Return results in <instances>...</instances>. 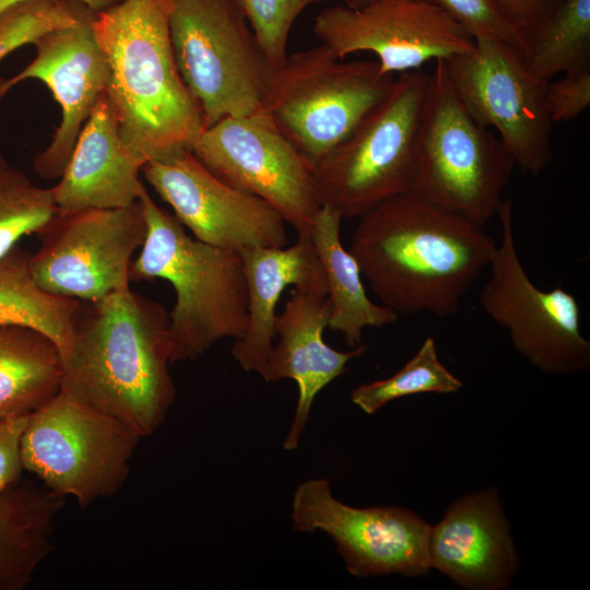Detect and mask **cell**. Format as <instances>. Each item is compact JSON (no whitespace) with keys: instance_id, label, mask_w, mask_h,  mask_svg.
<instances>
[{"instance_id":"cell-1","label":"cell","mask_w":590,"mask_h":590,"mask_svg":"<svg viewBox=\"0 0 590 590\" xmlns=\"http://www.w3.org/2000/svg\"><path fill=\"white\" fill-rule=\"evenodd\" d=\"M358 220L349 250L380 304L398 316L457 315L497 245L481 227L410 192Z\"/></svg>"},{"instance_id":"cell-2","label":"cell","mask_w":590,"mask_h":590,"mask_svg":"<svg viewBox=\"0 0 590 590\" xmlns=\"http://www.w3.org/2000/svg\"><path fill=\"white\" fill-rule=\"evenodd\" d=\"M169 364V314L128 287L82 302L62 357L60 390L143 438L174 402Z\"/></svg>"},{"instance_id":"cell-3","label":"cell","mask_w":590,"mask_h":590,"mask_svg":"<svg viewBox=\"0 0 590 590\" xmlns=\"http://www.w3.org/2000/svg\"><path fill=\"white\" fill-rule=\"evenodd\" d=\"M169 9L170 0H122L93 21L109 67L107 99L123 142L143 164L190 149L204 128L175 60Z\"/></svg>"},{"instance_id":"cell-4","label":"cell","mask_w":590,"mask_h":590,"mask_svg":"<svg viewBox=\"0 0 590 590\" xmlns=\"http://www.w3.org/2000/svg\"><path fill=\"white\" fill-rule=\"evenodd\" d=\"M139 201L146 236L129 269L130 281L167 280L176 293L169 314L170 363L194 359L225 338L240 339L248 297L240 255L191 238L145 187Z\"/></svg>"},{"instance_id":"cell-5","label":"cell","mask_w":590,"mask_h":590,"mask_svg":"<svg viewBox=\"0 0 590 590\" xmlns=\"http://www.w3.org/2000/svg\"><path fill=\"white\" fill-rule=\"evenodd\" d=\"M429 73L410 193L477 227L494 216L516 166L497 135L462 104L444 60Z\"/></svg>"},{"instance_id":"cell-6","label":"cell","mask_w":590,"mask_h":590,"mask_svg":"<svg viewBox=\"0 0 590 590\" xmlns=\"http://www.w3.org/2000/svg\"><path fill=\"white\" fill-rule=\"evenodd\" d=\"M394 78L377 60L343 61L320 44L287 55L258 113L315 167L388 95Z\"/></svg>"},{"instance_id":"cell-7","label":"cell","mask_w":590,"mask_h":590,"mask_svg":"<svg viewBox=\"0 0 590 590\" xmlns=\"http://www.w3.org/2000/svg\"><path fill=\"white\" fill-rule=\"evenodd\" d=\"M429 73H399L388 95L316 166L321 205L359 219L412 189Z\"/></svg>"},{"instance_id":"cell-8","label":"cell","mask_w":590,"mask_h":590,"mask_svg":"<svg viewBox=\"0 0 590 590\" xmlns=\"http://www.w3.org/2000/svg\"><path fill=\"white\" fill-rule=\"evenodd\" d=\"M168 30L204 128L260 110L273 70L238 0H170Z\"/></svg>"},{"instance_id":"cell-9","label":"cell","mask_w":590,"mask_h":590,"mask_svg":"<svg viewBox=\"0 0 590 590\" xmlns=\"http://www.w3.org/2000/svg\"><path fill=\"white\" fill-rule=\"evenodd\" d=\"M141 438L59 390L28 415L21 458L44 486L86 508L125 484Z\"/></svg>"},{"instance_id":"cell-10","label":"cell","mask_w":590,"mask_h":590,"mask_svg":"<svg viewBox=\"0 0 590 590\" xmlns=\"http://www.w3.org/2000/svg\"><path fill=\"white\" fill-rule=\"evenodd\" d=\"M496 216L502 235L480 291L482 309L536 369L553 375L586 371L590 342L581 333L577 299L560 285L544 291L531 281L517 250L509 199L503 200Z\"/></svg>"},{"instance_id":"cell-11","label":"cell","mask_w":590,"mask_h":590,"mask_svg":"<svg viewBox=\"0 0 590 590\" xmlns=\"http://www.w3.org/2000/svg\"><path fill=\"white\" fill-rule=\"evenodd\" d=\"M193 155L228 186L269 203L297 234L321 209L314 165L262 114L225 117L202 129Z\"/></svg>"},{"instance_id":"cell-12","label":"cell","mask_w":590,"mask_h":590,"mask_svg":"<svg viewBox=\"0 0 590 590\" xmlns=\"http://www.w3.org/2000/svg\"><path fill=\"white\" fill-rule=\"evenodd\" d=\"M458 97L473 118L494 129L515 165L538 176L552 160L553 121L545 84L530 74L520 51L480 37L470 52L444 60Z\"/></svg>"},{"instance_id":"cell-13","label":"cell","mask_w":590,"mask_h":590,"mask_svg":"<svg viewBox=\"0 0 590 590\" xmlns=\"http://www.w3.org/2000/svg\"><path fill=\"white\" fill-rule=\"evenodd\" d=\"M30 255L37 285L45 292L96 302L129 287L132 256L144 243L142 205L59 211Z\"/></svg>"},{"instance_id":"cell-14","label":"cell","mask_w":590,"mask_h":590,"mask_svg":"<svg viewBox=\"0 0 590 590\" xmlns=\"http://www.w3.org/2000/svg\"><path fill=\"white\" fill-rule=\"evenodd\" d=\"M291 520L296 531L328 534L352 576L421 577L432 569L428 557L432 526L421 516L398 506H349L333 496L327 479H312L298 485Z\"/></svg>"},{"instance_id":"cell-15","label":"cell","mask_w":590,"mask_h":590,"mask_svg":"<svg viewBox=\"0 0 590 590\" xmlns=\"http://www.w3.org/2000/svg\"><path fill=\"white\" fill-rule=\"evenodd\" d=\"M312 30L339 59L368 51L382 73L393 75L475 47L463 26L426 0H379L362 9L331 5L317 14Z\"/></svg>"},{"instance_id":"cell-16","label":"cell","mask_w":590,"mask_h":590,"mask_svg":"<svg viewBox=\"0 0 590 590\" xmlns=\"http://www.w3.org/2000/svg\"><path fill=\"white\" fill-rule=\"evenodd\" d=\"M141 172L175 217L203 243L238 253L287 243L285 221L269 203L219 179L190 149L150 161Z\"/></svg>"},{"instance_id":"cell-17","label":"cell","mask_w":590,"mask_h":590,"mask_svg":"<svg viewBox=\"0 0 590 590\" xmlns=\"http://www.w3.org/2000/svg\"><path fill=\"white\" fill-rule=\"evenodd\" d=\"M95 15L91 12L74 25L38 37L33 43L35 58L14 76L0 79V101L14 85L36 79L60 106L61 121L51 142L33 162L36 174L45 179L61 177L81 129L108 86V62L93 31Z\"/></svg>"},{"instance_id":"cell-18","label":"cell","mask_w":590,"mask_h":590,"mask_svg":"<svg viewBox=\"0 0 590 590\" xmlns=\"http://www.w3.org/2000/svg\"><path fill=\"white\" fill-rule=\"evenodd\" d=\"M430 568L468 590H503L516 577L520 558L498 489L489 486L453 502L430 527Z\"/></svg>"},{"instance_id":"cell-19","label":"cell","mask_w":590,"mask_h":590,"mask_svg":"<svg viewBox=\"0 0 590 590\" xmlns=\"http://www.w3.org/2000/svg\"><path fill=\"white\" fill-rule=\"evenodd\" d=\"M330 311L328 296L294 290L275 317L279 342L272 346L260 376L268 382L290 378L298 386L295 414L283 441L286 450L297 448L317 394L346 370L350 361L367 350L361 344L341 352L324 342Z\"/></svg>"},{"instance_id":"cell-20","label":"cell","mask_w":590,"mask_h":590,"mask_svg":"<svg viewBox=\"0 0 590 590\" xmlns=\"http://www.w3.org/2000/svg\"><path fill=\"white\" fill-rule=\"evenodd\" d=\"M141 160L123 142L115 114L102 95L78 137L59 182L51 188L59 211L126 208L144 188Z\"/></svg>"},{"instance_id":"cell-21","label":"cell","mask_w":590,"mask_h":590,"mask_svg":"<svg viewBox=\"0 0 590 590\" xmlns=\"http://www.w3.org/2000/svg\"><path fill=\"white\" fill-rule=\"evenodd\" d=\"M248 297V324L236 340L232 355L247 371H263L275 338V307L283 291L295 290L327 296L324 274L310 234H297L287 247H249L239 252Z\"/></svg>"},{"instance_id":"cell-22","label":"cell","mask_w":590,"mask_h":590,"mask_svg":"<svg viewBox=\"0 0 590 590\" xmlns=\"http://www.w3.org/2000/svg\"><path fill=\"white\" fill-rule=\"evenodd\" d=\"M64 497L22 480L0 492V590H22L51 551Z\"/></svg>"},{"instance_id":"cell-23","label":"cell","mask_w":590,"mask_h":590,"mask_svg":"<svg viewBox=\"0 0 590 590\" xmlns=\"http://www.w3.org/2000/svg\"><path fill=\"white\" fill-rule=\"evenodd\" d=\"M342 220L340 212L322 205L312 223L310 237L331 305L328 327L340 332L345 343L354 349L362 344L365 328L392 324L399 316L368 297L358 263L341 241Z\"/></svg>"},{"instance_id":"cell-24","label":"cell","mask_w":590,"mask_h":590,"mask_svg":"<svg viewBox=\"0 0 590 590\" xmlns=\"http://www.w3.org/2000/svg\"><path fill=\"white\" fill-rule=\"evenodd\" d=\"M62 356L44 332L0 324V420L28 415L60 390Z\"/></svg>"},{"instance_id":"cell-25","label":"cell","mask_w":590,"mask_h":590,"mask_svg":"<svg viewBox=\"0 0 590 590\" xmlns=\"http://www.w3.org/2000/svg\"><path fill=\"white\" fill-rule=\"evenodd\" d=\"M82 300L42 290L31 271L30 255L15 246L0 258V324H19L47 334L67 353Z\"/></svg>"},{"instance_id":"cell-26","label":"cell","mask_w":590,"mask_h":590,"mask_svg":"<svg viewBox=\"0 0 590 590\" xmlns=\"http://www.w3.org/2000/svg\"><path fill=\"white\" fill-rule=\"evenodd\" d=\"M520 35L523 64L539 81L590 68V0H559Z\"/></svg>"},{"instance_id":"cell-27","label":"cell","mask_w":590,"mask_h":590,"mask_svg":"<svg viewBox=\"0 0 590 590\" xmlns=\"http://www.w3.org/2000/svg\"><path fill=\"white\" fill-rule=\"evenodd\" d=\"M462 381L440 362L435 341L427 337L413 357L392 376L362 384L351 401L366 414H375L389 402L420 393H453Z\"/></svg>"},{"instance_id":"cell-28","label":"cell","mask_w":590,"mask_h":590,"mask_svg":"<svg viewBox=\"0 0 590 590\" xmlns=\"http://www.w3.org/2000/svg\"><path fill=\"white\" fill-rule=\"evenodd\" d=\"M58 212L51 188L35 185L0 152V258L24 236L39 235Z\"/></svg>"},{"instance_id":"cell-29","label":"cell","mask_w":590,"mask_h":590,"mask_svg":"<svg viewBox=\"0 0 590 590\" xmlns=\"http://www.w3.org/2000/svg\"><path fill=\"white\" fill-rule=\"evenodd\" d=\"M92 11L79 0H24L0 14V60L42 35L79 23Z\"/></svg>"},{"instance_id":"cell-30","label":"cell","mask_w":590,"mask_h":590,"mask_svg":"<svg viewBox=\"0 0 590 590\" xmlns=\"http://www.w3.org/2000/svg\"><path fill=\"white\" fill-rule=\"evenodd\" d=\"M328 0H238L263 54L274 71L287 57L291 30L311 4Z\"/></svg>"},{"instance_id":"cell-31","label":"cell","mask_w":590,"mask_h":590,"mask_svg":"<svg viewBox=\"0 0 590 590\" xmlns=\"http://www.w3.org/2000/svg\"><path fill=\"white\" fill-rule=\"evenodd\" d=\"M449 14L473 37L493 38L516 47L522 46L520 32L498 11L493 0H426Z\"/></svg>"},{"instance_id":"cell-32","label":"cell","mask_w":590,"mask_h":590,"mask_svg":"<svg viewBox=\"0 0 590 590\" xmlns=\"http://www.w3.org/2000/svg\"><path fill=\"white\" fill-rule=\"evenodd\" d=\"M560 75L545 84V104L553 123L577 118L590 104V68Z\"/></svg>"},{"instance_id":"cell-33","label":"cell","mask_w":590,"mask_h":590,"mask_svg":"<svg viewBox=\"0 0 590 590\" xmlns=\"http://www.w3.org/2000/svg\"><path fill=\"white\" fill-rule=\"evenodd\" d=\"M28 415L0 420V492L21 481L24 470L21 439Z\"/></svg>"},{"instance_id":"cell-34","label":"cell","mask_w":590,"mask_h":590,"mask_svg":"<svg viewBox=\"0 0 590 590\" xmlns=\"http://www.w3.org/2000/svg\"><path fill=\"white\" fill-rule=\"evenodd\" d=\"M559 0H493L502 15L519 32L544 17Z\"/></svg>"},{"instance_id":"cell-35","label":"cell","mask_w":590,"mask_h":590,"mask_svg":"<svg viewBox=\"0 0 590 590\" xmlns=\"http://www.w3.org/2000/svg\"><path fill=\"white\" fill-rule=\"evenodd\" d=\"M21 1H24V0H0V14L3 11H5L8 8ZM79 1H81L83 4H85L88 9H91L95 13H98L101 11H104L108 8L116 5L122 0H79Z\"/></svg>"},{"instance_id":"cell-36","label":"cell","mask_w":590,"mask_h":590,"mask_svg":"<svg viewBox=\"0 0 590 590\" xmlns=\"http://www.w3.org/2000/svg\"><path fill=\"white\" fill-rule=\"evenodd\" d=\"M379 0H342L343 5L350 9H362Z\"/></svg>"}]
</instances>
